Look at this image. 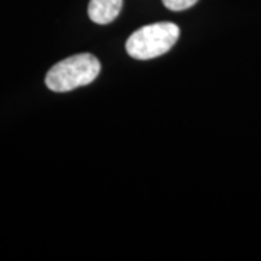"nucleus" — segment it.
<instances>
[{
    "label": "nucleus",
    "instance_id": "2",
    "mask_svg": "<svg viewBox=\"0 0 261 261\" xmlns=\"http://www.w3.org/2000/svg\"><path fill=\"white\" fill-rule=\"evenodd\" d=\"M180 29L173 22H157L135 31L126 39V53L135 60H151L168 53L177 42Z\"/></svg>",
    "mask_w": 261,
    "mask_h": 261
},
{
    "label": "nucleus",
    "instance_id": "3",
    "mask_svg": "<svg viewBox=\"0 0 261 261\" xmlns=\"http://www.w3.org/2000/svg\"><path fill=\"white\" fill-rule=\"evenodd\" d=\"M123 0H90L89 18L97 25H108L118 18Z\"/></svg>",
    "mask_w": 261,
    "mask_h": 261
},
{
    "label": "nucleus",
    "instance_id": "1",
    "mask_svg": "<svg viewBox=\"0 0 261 261\" xmlns=\"http://www.w3.org/2000/svg\"><path fill=\"white\" fill-rule=\"evenodd\" d=\"M100 73V61L92 54H77L57 63L45 75L49 90L64 93L77 87L87 86Z\"/></svg>",
    "mask_w": 261,
    "mask_h": 261
},
{
    "label": "nucleus",
    "instance_id": "4",
    "mask_svg": "<svg viewBox=\"0 0 261 261\" xmlns=\"http://www.w3.org/2000/svg\"><path fill=\"white\" fill-rule=\"evenodd\" d=\"M199 0H163V5L170 10L180 12V10H186L192 6H195Z\"/></svg>",
    "mask_w": 261,
    "mask_h": 261
}]
</instances>
